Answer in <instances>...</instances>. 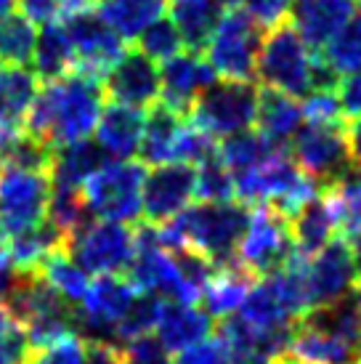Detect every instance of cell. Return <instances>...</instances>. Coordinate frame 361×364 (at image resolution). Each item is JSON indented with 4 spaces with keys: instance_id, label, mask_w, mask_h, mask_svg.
<instances>
[{
    "instance_id": "6da1fadb",
    "label": "cell",
    "mask_w": 361,
    "mask_h": 364,
    "mask_svg": "<svg viewBox=\"0 0 361 364\" xmlns=\"http://www.w3.org/2000/svg\"><path fill=\"white\" fill-rule=\"evenodd\" d=\"M104 102V82L82 72H72L59 80H43L24 128L53 149L64 144L85 141L99 125Z\"/></svg>"
},
{
    "instance_id": "7a4b0ae2",
    "label": "cell",
    "mask_w": 361,
    "mask_h": 364,
    "mask_svg": "<svg viewBox=\"0 0 361 364\" xmlns=\"http://www.w3.org/2000/svg\"><path fill=\"white\" fill-rule=\"evenodd\" d=\"M250 215L252 208L239 200L200 203L189 205L180 215L168 223H160L157 229L165 247L171 250L189 247L210 258L215 266H221L237 258L244 232L250 226Z\"/></svg>"
},
{
    "instance_id": "3957f363",
    "label": "cell",
    "mask_w": 361,
    "mask_h": 364,
    "mask_svg": "<svg viewBox=\"0 0 361 364\" xmlns=\"http://www.w3.org/2000/svg\"><path fill=\"white\" fill-rule=\"evenodd\" d=\"M313 48L303 41L295 24L281 21L271 27L269 35L263 38L255 77L274 91L290 93V96H308L313 91V70H316V56Z\"/></svg>"
},
{
    "instance_id": "277c9868",
    "label": "cell",
    "mask_w": 361,
    "mask_h": 364,
    "mask_svg": "<svg viewBox=\"0 0 361 364\" xmlns=\"http://www.w3.org/2000/svg\"><path fill=\"white\" fill-rule=\"evenodd\" d=\"M146 168L136 160H107L82 186V200L93 218L136 223L144 215Z\"/></svg>"
},
{
    "instance_id": "5b68a950",
    "label": "cell",
    "mask_w": 361,
    "mask_h": 364,
    "mask_svg": "<svg viewBox=\"0 0 361 364\" xmlns=\"http://www.w3.org/2000/svg\"><path fill=\"white\" fill-rule=\"evenodd\" d=\"M64 250L90 277L128 274L136 255V229H131V223L88 218L67 237Z\"/></svg>"
},
{
    "instance_id": "8992f818",
    "label": "cell",
    "mask_w": 361,
    "mask_h": 364,
    "mask_svg": "<svg viewBox=\"0 0 361 364\" xmlns=\"http://www.w3.org/2000/svg\"><path fill=\"white\" fill-rule=\"evenodd\" d=\"M263 46V27L247 11L223 14L210 43L205 48V59L226 80H252L258 56Z\"/></svg>"
},
{
    "instance_id": "52a82bcc",
    "label": "cell",
    "mask_w": 361,
    "mask_h": 364,
    "mask_svg": "<svg viewBox=\"0 0 361 364\" xmlns=\"http://www.w3.org/2000/svg\"><path fill=\"white\" fill-rule=\"evenodd\" d=\"M258 96L261 91L250 80H215L197 99L191 109V122L210 133L212 139H226L247 131L258 117Z\"/></svg>"
},
{
    "instance_id": "ba28073f",
    "label": "cell",
    "mask_w": 361,
    "mask_h": 364,
    "mask_svg": "<svg viewBox=\"0 0 361 364\" xmlns=\"http://www.w3.org/2000/svg\"><path fill=\"white\" fill-rule=\"evenodd\" d=\"M295 255L301 253H298L295 240H292L290 218L271 205L252 208L250 226H247L244 240L239 245L237 261L255 279H261V277H269V274L284 269Z\"/></svg>"
},
{
    "instance_id": "9c48e42d",
    "label": "cell",
    "mask_w": 361,
    "mask_h": 364,
    "mask_svg": "<svg viewBox=\"0 0 361 364\" xmlns=\"http://www.w3.org/2000/svg\"><path fill=\"white\" fill-rule=\"evenodd\" d=\"M48 200V171L0 165V232L3 237L27 232L45 221Z\"/></svg>"
},
{
    "instance_id": "30bf717a",
    "label": "cell",
    "mask_w": 361,
    "mask_h": 364,
    "mask_svg": "<svg viewBox=\"0 0 361 364\" xmlns=\"http://www.w3.org/2000/svg\"><path fill=\"white\" fill-rule=\"evenodd\" d=\"M292 160L311 178L321 192L332 189L353 168L348 139L343 125L306 122L290 144Z\"/></svg>"
},
{
    "instance_id": "8fae6325",
    "label": "cell",
    "mask_w": 361,
    "mask_h": 364,
    "mask_svg": "<svg viewBox=\"0 0 361 364\" xmlns=\"http://www.w3.org/2000/svg\"><path fill=\"white\" fill-rule=\"evenodd\" d=\"M61 21L70 32L72 48H75V61H77L75 72L90 75L104 82L107 72L128 53V41L101 19L96 6L70 11Z\"/></svg>"
},
{
    "instance_id": "7c38bea8",
    "label": "cell",
    "mask_w": 361,
    "mask_h": 364,
    "mask_svg": "<svg viewBox=\"0 0 361 364\" xmlns=\"http://www.w3.org/2000/svg\"><path fill=\"white\" fill-rule=\"evenodd\" d=\"M139 290L122 274L96 277L90 282L88 293L77 306V324L88 341H112L117 343V330L128 316Z\"/></svg>"
},
{
    "instance_id": "4fadbf2b",
    "label": "cell",
    "mask_w": 361,
    "mask_h": 364,
    "mask_svg": "<svg viewBox=\"0 0 361 364\" xmlns=\"http://www.w3.org/2000/svg\"><path fill=\"white\" fill-rule=\"evenodd\" d=\"M197 197V168L189 162L151 165L144 181V215L149 223H168Z\"/></svg>"
},
{
    "instance_id": "5bb4252c",
    "label": "cell",
    "mask_w": 361,
    "mask_h": 364,
    "mask_svg": "<svg viewBox=\"0 0 361 364\" xmlns=\"http://www.w3.org/2000/svg\"><path fill=\"white\" fill-rule=\"evenodd\" d=\"M306 284H308V304L311 309L327 306L345 298L356 290L359 274L351 255L348 240H332L319 253L306 258Z\"/></svg>"
},
{
    "instance_id": "9a60e30c",
    "label": "cell",
    "mask_w": 361,
    "mask_h": 364,
    "mask_svg": "<svg viewBox=\"0 0 361 364\" xmlns=\"http://www.w3.org/2000/svg\"><path fill=\"white\" fill-rule=\"evenodd\" d=\"M218 72L197 51H180L160 67V102L189 117L194 104L210 88Z\"/></svg>"
},
{
    "instance_id": "2e32d148",
    "label": "cell",
    "mask_w": 361,
    "mask_h": 364,
    "mask_svg": "<svg viewBox=\"0 0 361 364\" xmlns=\"http://www.w3.org/2000/svg\"><path fill=\"white\" fill-rule=\"evenodd\" d=\"M104 91L114 104L149 109L160 102V67L144 51H128L107 72Z\"/></svg>"
},
{
    "instance_id": "e0dca14e",
    "label": "cell",
    "mask_w": 361,
    "mask_h": 364,
    "mask_svg": "<svg viewBox=\"0 0 361 364\" xmlns=\"http://www.w3.org/2000/svg\"><path fill=\"white\" fill-rule=\"evenodd\" d=\"M144 122H146V109L112 102L101 112L93 141L99 144L101 152L109 160H133L141 149Z\"/></svg>"
},
{
    "instance_id": "ac0fdd59",
    "label": "cell",
    "mask_w": 361,
    "mask_h": 364,
    "mask_svg": "<svg viewBox=\"0 0 361 364\" xmlns=\"http://www.w3.org/2000/svg\"><path fill=\"white\" fill-rule=\"evenodd\" d=\"M212 324H215V319L202 306L165 301L157 327H154V335L160 338L162 346L171 354H180L191 346L208 341L212 333Z\"/></svg>"
},
{
    "instance_id": "d6986e66",
    "label": "cell",
    "mask_w": 361,
    "mask_h": 364,
    "mask_svg": "<svg viewBox=\"0 0 361 364\" xmlns=\"http://www.w3.org/2000/svg\"><path fill=\"white\" fill-rule=\"evenodd\" d=\"M359 9L361 0H298L292 9V19L303 41L313 51H319L343 30V24Z\"/></svg>"
},
{
    "instance_id": "ffe728a7",
    "label": "cell",
    "mask_w": 361,
    "mask_h": 364,
    "mask_svg": "<svg viewBox=\"0 0 361 364\" xmlns=\"http://www.w3.org/2000/svg\"><path fill=\"white\" fill-rule=\"evenodd\" d=\"M290 232L295 240V247L303 258H311L327 247V245L340 234V223L338 215L332 210V203L327 200V194L321 192L311 197L308 203L303 205L301 210L290 218Z\"/></svg>"
},
{
    "instance_id": "44dd1931",
    "label": "cell",
    "mask_w": 361,
    "mask_h": 364,
    "mask_svg": "<svg viewBox=\"0 0 361 364\" xmlns=\"http://www.w3.org/2000/svg\"><path fill=\"white\" fill-rule=\"evenodd\" d=\"M3 250L9 255L11 266L19 274H38L48 263L50 255L64 250V234L45 218L43 223L32 226L27 232L6 237Z\"/></svg>"
},
{
    "instance_id": "7402d4cb",
    "label": "cell",
    "mask_w": 361,
    "mask_h": 364,
    "mask_svg": "<svg viewBox=\"0 0 361 364\" xmlns=\"http://www.w3.org/2000/svg\"><path fill=\"white\" fill-rule=\"evenodd\" d=\"M252 284H255V277L234 258L229 263L215 266L212 279L200 295V304L215 322H221V319L239 311L242 301L247 298Z\"/></svg>"
},
{
    "instance_id": "603a6c76",
    "label": "cell",
    "mask_w": 361,
    "mask_h": 364,
    "mask_svg": "<svg viewBox=\"0 0 361 364\" xmlns=\"http://www.w3.org/2000/svg\"><path fill=\"white\" fill-rule=\"evenodd\" d=\"M255 125L274 146L281 149V146H290L298 131L306 125V114H303V107L295 96L274 91V88H263L258 96Z\"/></svg>"
},
{
    "instance_id": "cb8c5ba5",
    "label": "cell",
    "mask_w": 361,
    "mask_h": 364,
    "mask_svg": "<svg viewBox=\"0 0 361 364\" xmlns=\"http://www.w3.org/2000/svg\"><path fill=\"white\" fill-rule=\"evenodd\" d=\"M189 117L180 112L154 104L146 112L144 122V139H141V160L146 165H162V162H176V149H178L180 133L186 128Z\"/></svg>"
},
{
    "instance_id": "d4e9b609",
    "label": "cell",
    "mask_w": 361,
    "mask_h": 364,
    "mask_svg": "<svg viewBox=\"0 0 361 364\" xmlns=\"http://www.w3.org/2000/svg\"><path fill=\"white\" fill-rule=\"evenodd\" d=\"M109 160L101 152V146L93 139L75 144L56 146L50 154L48 176L50 186H64V189H82L93 173L99 171L104 162Z\"/></svg>"
},
{
    "instance_id": "484cf974",
    "label": "cell",
    "mask_w": 361,
    "mask_h": 364,
    "mask_svg": "<svg viewBox=\"0 0 361 364\" xmlns=\"http://www.w3.org/2000/svg\"><path fill=\"white\" fill-rule=\"evenodd\" d=\"M41 77L24 64L0 67V131L24 128L35 93L41 88Z\"/></svg>"
},
{
    "instance_id": "4316f807",
    "label": "cell",
    "mask_w": 361,
    "mask_h": 364,
    "mask_svg": "<svg viewBox=\"0 0 361 364\" xmlns=\"http://www.w3.org/2000/svg\"><path fill=\"white\" fill-rule=\"evenodd\" d=\"M237 316L261 333H292L298 324V316L287 309L269 277H261V282L252 284Z\"/></svg>"
},
{
    "instance_id": "83f0119b",
    "label": "cell",
    "mask_w": 361,
    "mask_h": 364,
    "mask_svg": "<svg viewBox=\"0 0 361 364\" xmlns=\"http://www.w3.org/2000/svg\"><path fill=\"white\" fill-rule=\"evenodd\" d=\"M290 354L301 364H356L361 362V351L345 343L338 335H330L298 319L290 341Z\"/></svg>"
},
{
    "instance_id": "f1b7e54d",
    "label": "cell",
    "mask_w": 361,
    "mask_h": 364,
    "mask_svg": "<svg viewBox=\"0 0 361 364\" xmlns=\"http://www.w3.org/2000/svg\"><path fill=\"white\" fill-rule=\"evenodd\" d=\"M168 11L183 46L197 53L208 48L212 32L223 19V6L218 0H171Z\"/></svg>"
},
{
    "instance_id": "f546056e",
    "label": "cell",
    "mask_w": 361,
    "mask_h": 364,
    "mask_svg": "<svg viewBox=\"0 0 361 364\" xmlns=\"http://www.w3.org/2000/svg\"><path fill=\"white\" fill-rule=\"evenodd\" d=\"M75 70H77V61H75V48L64 21L43 24L32 51V72L41 80H59Z\"/></svg>"
},
{
    "instance_id": "4dcf8cb0",
    "label": "cell",
    "mask_w": 361,
    "mask_h": 364,
    "mask_svg": "<svg viewBox=\"0 0 361 364\" xmlns=\"http://www.w3.org/2000/svg\"><path fill=\"white\" fill-rule=\"evenodd\" d=\"M171 0H96L101 19L125 41H136L151 21L165 16Z\"/></svg>"
},
{
    "instance_id": "1f68e13d",
    "label": "cell",
    "mask_w": 361,
    "mask_h": 364,
    "mask_svg": "<svg viewBox=\"0 0 361 364\" xmlns=\"http://www.w3.org/2000/svg\"><path fill=\"white\" fill-rule=\"evenodd\" d=\"M301 322L313 324L330 335H338L345 343L356 346L361 351V298L356 290L335 304L311 309L308 314H303Z\"/></svg>"
},
{
    "instance_id": "d6a6232c",
    "label": "cell",
    "mask_w": 361,
    "mask_h": 364,
    "mask_svg": "<svg viewBox=\"0 0 361 364\" xmlns=\"http://www.w3.org/2000/svg\"><path fill=\"white\" fill-rule=\"evenodd\" d=\"M276 152H279V146H274L261 131H252V128L226 136V139H221V146H218V157L226 162V168L234 176L258 168Z\"/></svg>"
},
{
    "instance_id": "836d02e7",
    "label": "cell",
    "mask_w": 361,
    "mask_h": 364,
    "mask_svg": "<svg viewBox=\"0 0 361 364\" xmlns=\"http://www.w3.org/2000/svg\"><path fill=\"white\" fill-rule=\"evenodd\" d=\"M41 274L45 277V282L75 309L80 306V301L88 293L90 282H93L90 274L67 250H59L56 255H50L48 263L41 269Z\"/></svg>"
},
{
    "instance_id": "e575fe53",
    "label": "cell",
    "mask_w": 361,
    "mask_h": 364,
    "mask_svg": "<svg viewBox=\"0 0 361 364\" xmlns=\"http://www.w3.org/2000/svg\"><path fill=\"white\" fill-rule=\"evenodd\" d=\"M321 59L338 77H345V75L361 70V9L321 48Z\"/></svg>"
},
{
    "instance_id": "d590c367",
    "label": "cell",
    "mask_w": 361,
    "mask_h": 364,
    "mask_svg": "<svg viewBox=\"0 0 361 364\" xmlns=\"http://www.w3.org/2000/svg\"><path fill=\"white\" fill-rule=\"evenodd\" d=\"M327 200L340 223V234H356L361 229V168L353 165L332 189H327Z\"/></svg>"
},
{
    "instance_id": "8d00e7d4",
    "label": "cell",
    "mask_w": 361,
    "mask_h": 364,
    "mask_svg": "<svg viewBox=\"0 0 361 364\" xmlns=\"http://www.w3.org/2000/svg\"><path fill=\"white\" fill-rule=\"evenodd\" d=\"M38 30L24 14H9L0 19V61L3 64H27L32 61Z\"/></svg>"
},
{
    "instance_id": "74e56055",
    "label": "cell",
    "mask_w": 361,
    "mask_h": 364,
    "mask_svg": "<svg viewBox=\"0 0 361 364\" xmlns=\"http://www.w3.org/2000/svg\"><path fill=\"white\" fill-rule=\"evenodd\" d=\"M61 234L64 242L75 229H80L82 223L93 218L85 208L82 200V189H64V186H50V200H48V215H45Z\"/></svg>"
},
{
    "instance_id": "f35d334b",
    "label": "cell",
    "mask_w": 361,
    "mask_h": 364,
    "mask_svg": "<svg viewBox=\"0 0 361 364\" xmlns=\"http://www.w3.org/2000/svg\"><path fill=\"white\" fill-rule=\"evenodd\" d=\"M197 168V197L202 203H226L237 200V181L234 173L226 168V162L218 157V152L202 160Z\"/></svg>"
},
{
    "instance_id": "ab89813d",
    "label": "cell",
    "mask_w": 361,
    "mask_h": 364,
    "mask_svg": "<svg viewBox=\"0 0 361 364\" xmlns=\"http://www.w3.org/2000/svg\"><path fill=\"white\" fill-rule=\"evenodd\" d=\"M136 41H139V51H144L154 61L173 59V56L180 53V48H183L180 32L176 30V24L171 21V16H168V19L160 16L157 21H151L149 27L141 32Z\"/></svg>"
},
{
    "instance_id": "60d3db41",
    "label": "cell",
    "mask_w": 361,
    "mask_h": 364,
    "mask_svg": "<svg viewBox=\"0 0 361 364\" xmlns=\"http://www.w3.org/2000/svg\"><path fill=\"white\" fill-rule=\"evenodd\" d=\"M85 354H88V341H82L80 335L75 333L35 348L30 364H85Z\"/></svg>"
},
{
    "instance_id": "b9f144b4",
    "label": "cell",
    "mask_w": 361,
    "mask_h": 364,
    "mask_svg": "<svg viewBox=\"0 0 361 364\" xmlns=\"http://www.w3.org/2000/svg\"><path fill=\"white\" fill-rule=\"evenodd\" d=\"M303 114L306 122H319V125H343V104L338 96V88H319L311 91L308 96H303Z\"/></svg>"
},
{
    "instance_id": "7bdbcfd3",
    "label": "cell",
    "mask_w": 361,
    "mask_h": 364,
    "mask_svg": "<svg viewBox=\"0 0 361 364\" xmlns=\"http://www.w3.org/2000/svg\"><path fill=\"white\" fill-rule=\"evenodd\" d=\"M120 348H122V362L125 364H171V356H173L154 333L139 335V338L128 341Z\"/></svg>"
},
{
    "instance_id": "ee69618b",
    "label": "cell",
    "mask_w": 361,
    "mask_h": 364,
    "mask_svg": "<svg viewBox=\"0 0 361 364\" xmlns=\"http://www.w3.org/2000/svg\"><path fill=\"white\" fill-rule=\"evenodd\" d=\"M35 351L30 335L21 324L11 322V327L0 335V364H30Z\"/></svg>"
},
{
    "instance_id": "f6af8a7d",
    "label": "cell",
    "mask_w": 361,
    "mask_h": 364,
    "mask_svg": "<svg viewBox=\"0 0 361 364\" xmlns=\"http://www.w3.org/2000/svg\"><path fill=\"white\" fill-rule=\"evenodd\" d=\"M244 11L261 24L263 30H271L281 21H287L292 11V0H244Z\"/></svg>"
},
{
    "instance_id": "bcb514c9",
    "label": "cell",
    "mask_w": 361,
    "mask_h": 364,
    "mask_svg": "<svg viewBox=\"0 0 361 364\" xmlns=\"http://www.w3.org/2000/svg\"><path fill=\"white\" fill-rule=\"evenodd\" d=\"M173 364H231V359L218 338L215 341L208 338V341H202V343L176 354V362Z\"/></svg>"
},
{
    "instance_id": "7dc6e473",
    "label": "cell",
    "mask_w": 361,
    "mask_h": 364,
    "mask_svg": "<svg viewBox=\"0 0 361 364\" xmlns=\"http://www.w3.org/2000/svg\"><path fill=\"white\" fill-rule=\"evenodd\" d=\"M19 11L35 27L61 21L64 16V0H19Z\"/></svg>"
},
{
    "instance_id": "c3c4849f",
    "label": "cell",
    "mask_w": 361,
    "mask_h": 364,
    "mask_svg": "<svg viewBox=\"0 0 361 364\" xmlns=\"http://www.w3.org/2000/svg\"><path fill=\"white\" fill-rule=\"evenodd\" d=\"M338 96H340L343 112L348 117H359L361 114V70L353 75H345L338 85Z\"/></svg>"
},
{
    "instance_id": "681fc988",
    "label": "cell",
    "mask_w": 361,
    "mask_h": 364,
    "mask_svg": "<svg viewBox=\"0 0 361 364\" xmlns=\"http://www.w3.org/2000/svg\"><path fill=\"white\" fill-rule=\"evenodd\" d=\"M85 364H122V348L112 341H88Z\"/></svg>"
},
{
    "instance_id": "f907efd6",
    "label": "cell",
    "mask_w": 361,
    "mask_h": 364,
    "mask_svg": "<svg viewBox=\"0 0 361 364\" xmlns=\"http://www.w3.org/2000/svg\"><path fill=\"white\" fill-rule=\"evenodd\" d=\"M16 279H19V272L11 266L9 255H6L3 245H0V306L6 304V298H9L11 287L16 284Z\"/></svg>"
},
{
    "instance_id": "816d5d0a",
    "label": "cell",
    "mask_w": 361,
    "mask_h": 364,
    "mask_svg": "<svg viewBox=\"0 0 361 364\" xmlns=\"http://www.w3.org/2000/svg\"><path fill=\"white\" fill-rule=\"evenodd\" d=\"M345 139H348V152H351L353 165L361 168V114L353 117L351 125L345 128Z\"/></svg>"
},
{
    "instance_id": "f5cc1de1",
    "label": "cell",
    "mask_w": 361,
    "mask_h": 364,
    "mask_svg": "<svg viewBox=\"0 0 361 364\" xmlns=\"http://www.w3.org/2000/svg\"><path fill=\"white\" fill-rule=\"evenodd\" d=\"M348 245H351V255L353 263H356V274H359V282H361V229L356 234L348 237Z\"/></svg>"
},
{
    "instance_id": "db71d44e",
    "label": "cell",
    "mask_w": 361,
    "mask_h": 364,
    "mask_svg": "<svg viewBox=\"0 0 361 364\" xmlns=\"http://www.w3.org/2000/svg\"><path fill=\"white\" fill-rule=\"evenodd\" d=\"M19 0H0V19H6L9 14H14V6H16Z\"/></svg>"
},
{
    "instance_id": "11a10c76",
    "label": "cell",
    "mask_w": 361,
    "mask_h": 364,
    "mask_svg": "<svg viewBox=\"0 0 361 364\" xmlns=\"http://www.w3.org/2000/svg\"><path fill=\"white\" fill-rule=\"evenodd\" d=\"M11 322H14V319H11V316H9V311H6L3 306H0V335H3V333H6V330H9Z\"/></svg>"
},
{
    "instance_id": "9f6ffc18",
    "label": "cell",
    "mask_w": 361,
    "mask_h": 364,
    "mask_svg": "<svg viewBox=\"0 0 361 364\" xmlns=\"http://www.w3.org/2000/svg\"><path fill=\"white\" fill-rule=\"evenodd\" d=\"M218 3L223 6V11H234V9H239L244 0H218Z\"/></svg>"
},
{
    "instance_id": "6f0895ef",
    "label": "cell",
    "mask_w": 361,
    "mask_h": 364,
    "mask_svg": "<svg viewBox=\"0 0 361 364\" xmlns=\"http://www.w3.org/2000/svg\"><path fill=\"white\" fill-rule=\"evenodd\" d=\"M356 293H359V298H361V282H359V284H356Z\"/></svg>"
},
{
    "instance_id": "680465c9",
    "label": "cell",
    "mask_w": 361,
    "mask_h": 364,
    "mask_svg": "<svg viewBox=\"0 0 361 364\" xmlns=\"http://www.w3.org/2000/svg\"><path fill=\"white\" fill-rule=\"evenodd\" d=\"M0 67H3V61H0Z\"/></svg>"
},
{
    "instance_id": "91938a15",
    "label": "cell",
    "mask_w": 361,
    "mask_h": 364,
    "mask_svg": "<svg viewBox=\"0 0 361 364\" xmlns=\"http://www.w3.org/2000/svg\"><path fill=\"white\" fill-rule=\"evenodd\" d=\"M0 237H3V232H0Z\"/></svg>"
},
{
    "instance_id": "94428289",
    "label": "cell",
    "mask_w": 361,
    "mask_h": 364,
    "mask_svg": "<svg viewBox=\"0 0 361 364\" xmlns=\"http://www.w3.org/2000/svg\"><path fill=\"white\" fill-rule=\"evenodd\" d=\"M356 364H361V362H356Z\"/></svg>"
},
{
    "instance_id": "6125c7cd",
    "label": "cell",
    "mask_w": 361,
    "mask_h": 364,
    "mask_svg": "<svg viewBox=\"0 0 361 364\" xmlns=\"http://www.w3.org/2000/svg\"><path fill=\"white\" fill-rule=\"evenodd\" d=\"M122 364H125V362H122Z\"/></svg>"
}]
</instances>
